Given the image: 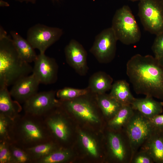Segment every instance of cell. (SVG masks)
Returning <instances> with one entry per match:
<instances>
[{
    "instance_id": "obj_11",
    "label": "cell",
    "mask_w": 163,
    "mask_h": 163,
    "mask_svg": "<svg viewBox=\"0 0 163 163\" xmlns=\"http://www.w3.org/2000/svg\"><path fill=\"white\" fill-rule=\"evenodd\" d=\"M84 96L69 100H60V105L68 113L86 122L97 123L100 121L93 104Z\"/></svg>"
},
{
    "instance_id": "obj_9",
    "label": "cell",
    "mask_w": 163,
    "mask_h": 163,
    "mask_svg": "<svg viewBox=\"0 0 163 163\" xmlns=\"http://www.w3.org/2000/svg\"><path fill=\"white\" fill-rule=\"evenodd\" d=\"M117 40L111 27L106 28L96 36L90 52L99 62H110L116 55Z\"/></svg>"
},
{
    "instance_id": "obj_8",
    "label": "cell",
    "mask_w": 163,
    "mask_h": 163,
    "mask_svg": "<svg viewBox=\"0 0 163 163\" xmlns=\"http://www.w3.org/2000/svg\"><path fill=\"white\" fill-rule=\"evenodd\" d=\"M63 34L62 29L38 24L30 27L27 33V40L40 53L46 50L59 40Z\"/></svg>"
},
{
    "instance_id": "obj_15",
    "label": "cell",
    "mask_w": 163,
    "mask_h": 163,
    "mask_svg": "<svg viewBox=\"0 0 163 163\" xmlns=\"http://www.w3.org/2000/svg\"><path fill=\"white\" fill-rule=\"evenodd\" d=\"M40 84L32 73L18 80L12 85L10 93L14 100L24 104L38 92Z\"/></svg>"
},
{
    "instance_id": "obj_31",
    "label": "cell",
    "mask_w": 163,
    "mask_h": 163,
    "mask_svg": "<svg viewBox=\"0 0 163 163\" xmlns=\"http://www.w3.org/2000/svg\"><path fill=\"white\" fill-rule=\"evenodd\" d=\"M10 144L0 142V163H13Z\"/></svg>"
},
{
    "instance_id": "obj_23",
    "label": "cell",
    "mask_w": 163,
    "mask_h": 163,
    "mask_svg": "<svg viewBox=\"0 0 163 163\" xmlns=\"http://www.w3.org/2000/svg\"><path fill=\"white\" fill-rule=\"evenodd\" d=\"M135 110L131 105H123L114 116L109 120L108 124L112 130L123 129L133 115Z\"/></svg>"
},
{
    "instance_id": "obj_24",
    "label": "cell",
    "mask_w": 163,
    "mask_h": 163,
    "mask_svg": "<svg viewBox=\"0 0 163 163\" xmlns=\"http://www.w3.org/2000/svg\"><path fill=\"white\" fill-rule=\"evenodd\" d=\"M60 147L53 140L34 147L25 149L30 155L34 163L48 155Z\"/></svg>"
},
{
    "instance_id": "obj_16",
    "label": "cell",
    "mask_w": 163,
    "mask_h": 163,
    "mask_svg": "<svg viewBox=\"0 0 163 163\" xmlns=\"http://www.w3.org/2000/svg\"><path fill=\"white\" fill-rule=\"evenodd\" d=\"M140 149L147 151L154 163H163V131L155 129Z\"/></svg>"
},
{
    "instance_id": "obj_33",
    "label": "cell",
    "mask_w": 163,
    "mask_h": 163,
    "mask_svg": "<svg viewBox=\"0 0 163 163\" xmlns=\"http://www.w3.org/2000/svg\"><path fill=\"white\" fill-rule=\"evenodd\" d=\"M149 119L154 129L163 131V114L156 115Z\"/></svg>"
},
{
    "instance_id": "obj_37",
    "label": "cell",
    "mask_w": 163,
    "mask_h": 163,
    "mask_svg": "<svg viewBox=\"0 0 163 163\" xmlns=\"http://www.w3.org/2000/svg\"><path fill=\"white\" fill-rule=\"evenodd\" d=\"M128 0L131 1H132V2H136V1H139L141 0Z\"/></svg>"
},
{
    "instance_id": "obj_38",
    "label": "cell",
    "mask_w": 163,
    "mask_h": 163,
    "mask_svg": "<svg viewBox=\"0 0 163 163\" xmlns=\"http://www.w3.org/2000/svg\"><path fill=\"white\" fill-rule=\"evenodd\" d=\"M162 4H163V0H160Z\"/></svg>"
},
{
    "instance_id": "obj_34",
    "label": "cell",
    "mask_w": 163,
    "mask_h": 163,
    "mask_svg": "<svg viewBox=\"0 0 163 163\" xmlns=\"http://www.w3.org/2000/svg\"><path fill=\"white\" fill-rule=\"evenodd\" d=\"M9 6V4L7 2L2 0L0 1V6L1 7H8Z\"/></svg>"
},
{
    "instance_id": "obj_7",
    "label": "cell",
    "mask_w": 163,
    "mask_h": 163,
    "mask_svg": "<svg viewBox=\"0 0 163 163\" xmlns=\"http://www.w3.org/2000/svg\"><path fill=\"white\" fill-rule=\"evenodd\" d=\"M67 113L60 104L43 117L52 140L62 147L68 143L71 135Z\"/></svg>"
},
{
    "instance_id": "obj_26",
    "label": "cell",
    "mask_w": 163,
    "mask_h": 163,
    "mask_svg": "<svg viewBox=\"0 0 163 163\" xmlns=\"http://www.w3.org/2000/svg\"><path fill=\"white\" fill-rule=\"evenodd\" d=\"M72 153L67 148L60 147L48 155L40 159L37 163H61L69 161Z\"/></svg>"
},
{
    "instance_id": "obj_32",
    "label": "cell",
    "mask_w": 163,
    "mask_h": 163,
    "mask_svg": "<svg viewBox=\"0 0 163 163\" xmlns=\"http://www.w3.org/2000/svg\"><path fill=\"white\" fill-rule=\"evenodd\" d=\"M154 160L145 150L140 149L133 156L130 163H153Z\"/></svg>"
},
{
    "instance_id": "obj_13",
    "label": "cell",
    "mask_w": 163,
    "mask_h": 163,
    "mask_svg": "<svg viewBox=\"0 0 163 163\" xmlns=\"http://www.w3.org/2000/svg\"><path fill=\"white\" fill-rule=\"evenodd\" d=\"M32 73L40 84H52L57 79L58 66L55 60L40 53L34 62Z\"/></svg>"
},
{
    "instance_id": "obj_20",
    "label": "cell",
    "mask_w": 163,
    "mask_h": 163,
    "mask_svg": "<svg viewBox=\"0 0 163 163\" xmlns=\"http://www.w3.org/2000/svg\"><path fill=\"white\" fill-rule=\"evenodd\" d=\"M113 79L106 72L99 71L93 74L90 77L88 88L90 92L96 94L105 93L110 90Z\"/></svg>"
},
{
    "instance_id": "obj_22",
    "label": "cell",
    "mask_w": 163,
    "mask_h": 163,
    "mask_svg": "<svg viewBox=\"0 0 163 163\" xmlns=\"http://www.w3.org/2000/svg\"><path fill=\"white\" fill-rule=\"evenodd\" d=\"M96 95L99 107L104 115L109 120L114 116L123 105L109 94L105 93Z\"/></svg>"
},
{
    "instance_id": "obj_14",
    "label": "cell",
    "mask_w": 163,
    "mask_h": 163,
    "mask_svg": "<svg viewBox=\"0 0 163 163\" xmlns=\"http://www.w3.org/2000/svg\"><path fill=\"white\" fill-rule=\"evenodd\" d=\"M64 53L67 62L79 75H85L88 68L87 53L84 47L75 39H72L66 46Z\"/></svg>"
},
{
    "instance_id": "obj_3",
    "label": "cell",
    "mask_w": 163,
    "mask_h": 163,
    "mask_svg": "<svg viewBox=\"0 0 163 163\" xmlns=\"http://www.w3.org/2000/svg\"><path fill=\"white\" fill-rule=\"evenodd\" d=\"M14 143L24 149L52 140L43 118L24 113L14 120Z\"/></svg>"
},
{
    "instance_id": "obj_28",
    "label": "cell",
    "mask_w": 163,
    "mask_h": 163,
    "mask_svg": "<svg viewBox=\"0 0 163 163\" xmlns=\"http://www.w3.org/2000/svg\"><path fill=\"white\" fill-rule=\"evenodd\" d=\"M13 163H34L31 157L24 149L14 144H10Z\"/></svg>"
},
{
    "instance_id": "obj_27",
    "label": "cell",
    "mask_w": 163,
    "mask_h": 163,
    "mask_svg": "<svg viewBox=\"0 0 163 163\" xmlns=\"http://www.w3.org/2000/svg\"><path fill=\"white\" fill-rule=\"evenodd\" d=\"M90 92L88 88L80 89L65 87L56 91V95L60 100H69L87 95Z\"/></svg>"
},
{
    "instance_id": "obj_18",
    "label": "cell",
    "mask_w": 163,
    "mask_h": 163,
    "mask_svg": "<svg viewBox=\"0 0 163 163\" xmlns=\"http://www.w3.org/2000/svg\"><path fill=\"white\" fill-rule=\"evenodd\" d=\"M22 110L20 104L12 100L8 87L0 88V114L14 120Z\"/></svg>"
},
{
    "instance_id": "obj_6",
    "label": "cell",
    "mask_w": 163,
    "mask_h": 163,
    "mask_svg": "<svg viewBox=\"0 0 163 163\" xmlns=\"http://www.w3.org/2000/svg\"><path fill=\"white\" fill-rule=\"evenodd\" d=\"M138 15L144 29L156 35L163 32V4L160 0H141Z\"/></svg>"
},
{
    "instance_id": "obj_5",
    "label": "cell",
    "mask_w": 163,
    "mask_h": 163,
    "mask_svg": "<svg viewBox=\"0 0 163 163\" xmlns=\"http://www.w3.org/2000/svg\"><path fill=\"white\" fill-rule=\"evenodd\" d=\"M123 129L129 142L131 160L150 136L154 128L149 119L135 110L133 115Z\"/></svg>"
},
{
    "instance_id": "obj_12",
    "label": "cell",
    "mask_w": 163,
    "mask_h": 163,
    "mask_svg": "<svg viewBox=\"0 0 163 163\" xmlns=\"http://www.w3.org/2000/svg\"><path fill=\"white\" fill-rule=\"evenodd\" d=\"M109 132L107 136L108 147L111 156L116 161L122 163H130L131 149L127 136L123 129L122 133L119 130Z\"/></svg>"
},
{
    "instance_id": "obj_25",
    "label": "cell",
    "mask_w": 163,
    "mask_h": 163,
    "mask_svg": "<svg viewBox=\"0 0 163 163\" xmlns=\"http://www.w3.org/2000/svg\"><path fill=\"white\" fill-rule=\"evenodd\" d=\"M14 120L0 114V142L14 143Z\"/></svg>"
},
{
    "instance_id": "obj_17",
    "label": "cell",
    "mask_w": 163,
    "mask_h": 163,
    "mask_svg": "<svg viewBox=\"0 0 163 163\" xmlns=\"http://www.w3.org/2000/svg\"><path fill=\"white\" fill-rule=\"evenodd\" d=\"M132 108L148 119L160 114L163 110V102L154 100L153 97L146 96L144 98H135L131 104Z\"/></svg>"
},
{
    "instance_id": "obj_36",
    "label": "cell",
    "mask_w": 163,
    "mask_h": 163,
    "mask_svg": "<svg viewBox=\"0 0 163 163\" xmlns=\"http://www.w3.org/2000/svg\"><path fill=\"white\" fill-rule=\"evenodd\" d=\"M158 60L160 63L163 66V57Z\"/></svg>"
},
{
    "instance_id": "obj_35",
    "label": "cell",
    "mask_w": 163,
    "mask_h": 163,
    "mask_svg": "<svg viewBox=\"0 0 163 163\" xmlns=\"http://www.w3.org/2000/svg\"><path fill=\"white\" fill-rule=\"evenodd\" d=\"M18 2H26L27 3H35L37 0H16Z\"/></svg>"
},
{
    "instance_id": "obj_29",
    "label": "cell",
    "mask_w": 163,
    "mask_h": 163,
    "mask_svg": "<svg viewBox=\"0 0 163 163\" xmlns=\"http://www.w3.org/2000/svg\"><path fill=\"white\" fill-rule=\"evenodd\" d=\"M81 142L86 150L91 155L96 157L98 152L97 145L94 140L86 133L80 131L79 133Z\"/></svg>"
},
{
    "instance_id": "obj_30",
    "label": "cell",
    "mask_w": 163,
    "mask_h": 163,
    "mask_svg": "<svg viewBox=\"0 0 163 163\" xmlns=\"http://www.w3.org/2000/svg\"><path fill=\"white\" fill-rule=\"evenodd\" d=\"M152 50L155 57L157 59L163 57V32L156 35Z\"/></svg>"
},
{
    "instance_id": "obj_21",
    "label": "cell",
    "mask_w": 163,
    "mask_h": 163,
    "mask_svg": "<svg viewBox=\"0 0 163 163\" xmlns=\"http://www.w3.org/2000/svg\"><path fill=\"white\" fill-rule=\"evenodd\" d=\"M110 90V95L122 105H131L135 98L131 92L129 84L125 80L115 82Z\"/></svg>"
},
{
    "instance_id": "obj_1",
    "label": "cell",
    "mask_w": 163,
    "mask_h": 163,
    "mask_svg": "<svg viewBox=\"0 0 163 163\" xmlns=\"http://www.w3.org/2000/svg\"><path fill=\"white\" fill-rule=\"evenodd\" d=\"M126 73L136 94L163 100V66L155 57L134 55L126 63Z\"/></svg>"
},
{
    "instance_id": "obj_10",
    "label": "cell",
    "mask_w": 163,
    "mask_h": 163,
    "mask_svg": "<svg viewBox=\"0 0 163 163\" xmlns=\"http://www.w3.org/2000/svg\"><path fill=\"white\" fill-rule=\"evenodd\" d=\"M56 93L53 90L37 92L24 103V113L43 117L60 105Z\"/></svg>"
},
{
    "instance_id": "obj_39",
    "label": "cell",
    "mask_w": 163,
    "mask_h": 163,
    "mask_svg": "<svg viewBox=\"0 0 163 163\" xmlns=\"http://www.w3.org/2000/svg\"><path fill=\"white\" fill-rule=\"evenodd\" d=\"M52 0L56 1H59V0Z\"/></svg>"
},
{
    "instance_id": "obj_4",
    "label": "cell",
    "mask_w": 163,
    "mask_h": 163,
    "mask_svg": "<svg viewBox=\"0 0 163 163\" xmlns=\"http://www.w3.org/2000/svg\"><path fill=\"white\" fill-rule=\"evenodd\" d=\"M111 27L118 40L125 45L134 44L140 40V29L128 5H123L116 11Z\"/></svg>"
},
{
    "instance_id": "obj_2",
    "label": "cell",
    "mask_w": 163,
    "mask_h": 163,
    "mask_svg": "<svg viewBox=\"0 0 163 163\" xmlns=\"http://www.w3.org/2000/svg\"><path fill=\"white\" fill-rule=\"evenodd\" d=\"M33 68L17 52L11 37L0 28V88L13 85L32 73Z\"/></svg>"
},
{
    "instance_id": "obj_19",
    "label": "cell",
    "mask_w": 163,
    "mask_h": 163,
    "mask_svg": "<svg viewBox=\"0 0 163 163\" xmlns=\"http://www.w3.org/2000/svg\"><path fill=\"white\" fill-rule=\"evenodd\" d=\"M10 34L15 47L22 59L29 63L34 62L37 55L28 41L15 31H11Z\"/></svg>"
}]
</instances>
